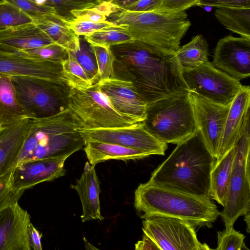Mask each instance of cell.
<instances>
[{
    "instance_id": "3",
    "label": "cell",
    "mask_w": 250,
    "mask_h": 250,
    "mask_svg": "<svg viewBox=\"0 0 250 250\" xmlns=\"http://www.w3.org/2000/svg\"><path fill=\"white\" fill-rule=\"evenodd\" d=\"M79 118L69 108L49 117L32 118L16 164L25 161L68 158L82 149L85 141Z\"/></svg>"
},
{
    "instance_id": "46",
    "label": "cell",
    "mask_w": 250,
    "mask_h": 250,
    "mask_svg": "<svg viewBox=\"0 0 250 250\" xmlns=\"http://www.w3.org/2000/svg\"><path fill=\"white\" fill-rule=\"evenodd\" d=\"M138 0H113L110 2L118 8H122Z\"/></svg>"
},
{
    "instance_id": "15",
    "label": "cell",
    "mask_w": 250,
    "mask_h": 250,
    "mask_svg": "<svg viewBox=\"0 0 250 250\" xmlns=\"http://www.w3.org/2000/svg\"><path fill=\"white\" fill-rule=\"evenodd\" d=\"M0 73L28 76L68 84L61 63L29 58L16 52L0 50Z\"/></svg>"
},
{
    "instance_id": "32",
    "label": "cell",
    "mask_w": 250,
    "mask_h": 250,
    "mask_svg": "<svg viewBox=\"0 0 250 250\" xmlns=\"http://www.w3.org/2000/svg\"><path fill=\"white\" fill-rule=\"evenodd\" d=\"M34 22L33 19L13 4L0 1V29Z\"/></svg>"
},
{
    "instance_id": "26",
    "label": "cell",
    "mask_w": 250,
    "mask_h": 250,
    "mask_svg": "<svg viewBox=\"0 0 250 250\" xmlns=\"http://www.w3.org/2000/svg\"><path fill=\"white\" fill-rule=\"evenodd\" d=\"M236 150L235 144L222 157L216 161L210 173V198L223 207L227 202Z\"/></svg>"
},
{
    "instance_id": "12",
    "label": "cell",
    "mask_w": 250,
    "mask_h": 250,
    "mask_svg": "<svg viewBox=\"0 0 250 250\" xmlns=\"http://www.w3.org/2000/svg\"><path fill=\"white\" fill-rule=\"evenodd\" d=\"M84 141L111 143L125 147L147 151L152 155H164L167 148L149 133L143 122L125 127L85 129H78Z\"/></svg>"
},
{
    "instance_id": "9",
    "label": "cell",
    "mask_w": 250,
    "mask_h": 250,
    "mask_svg": "<svg viewBox=\"0 0 250 250\" xmlns=\"http://www.w3.org/2000/svg\"><path fill=\"white\" fill-rule=\"evenodd\" d=\"M236 145L227 202L220 213L225 228L233 227L237 219L250 210V120Z\"/></svg>"
},
{
    "instance_id": "41",
    "label": "cell",
    "mask_w": 250,
    "mask_h": 250,
    "mask_svg": "<svg viewBox=\"0 0 250 250\" xmlns=\"http://www.w3.org/2000/svg\"><path fill=\"white\" fill-rule=\"evenodd\" d=\"M199 0H162L155 11L172 12L185 11L196 5Z\"/></svg>"
},
{
    "instance_id": "10",
    "label": "cell",
    "mask_w": 250,
    "mask_h": 250,
    "mask_svg": "<svg viewBox=\"0 0 250 250\" xmlns=\"http://www.w3.org/2000/svg\"><path fill=\"white\" fill-rule=\"evenodd\" d=\"M144 234L162 250H208L198 239L195 227L178 218L150 215L144 216Z\"/></svg>"
},
{
    "instance_id": "4",
    "label": "cell",
    "mask_w": 250,
    "mask_h": 250,
    "mask_svg": "<svg viewBox=\"0 0 250 250\" xmlns=\"http://www.w3.org/2000/svg\"><path fill=\"white\" fill-rule=\"evenodd\" d=\"M106 21L136 41L166 52L175 53L191 23L185 11L136 12L118 8Z\"/></svg>"
},
{
    "instance_id": "2",
    "label": "cell",
    "mask_w": 250,
    "mask_h": 250,
    "mask_svg": "<svg viewBox=\"0 0 250 250\" xmlns=\"http://www.w3.org/2000/svg\"><path fill=\"white\" fill-rule=\"evenodd\" d=\"M216 159L198 130L177 144L155 169L148 184L210 198V173Z\"/></svg>"
},
{
    "instance_id": "21",
    "label": "cell",
    "mask_w": 250,
    "mask_h": 250,
    "mask_svg": "<svg viewBox=\"0 0 250 250\" xmlns=\"http://www.w3.org/2000/svg\"><path fill=\"white\" fill-rule=\"evenodd\" d=\"M55 43L34 22L0 29V50L17 52Z\"/></svg>"
},
{
    "instance_id": "43",
    "label": "cell",
    "mask_w": 250,
    "mask_h": 250,
    "mask_svg": "<svg viewBox=\"0 0 250 250\" xmlns=\"http://www.w3.org/2000/svg\"><path fill=\"white\" fill-rule=\"evenodd\" d=\"M162 0H139L121 9L131 11L149 12L155 11Z\"/></svg>"
},
{
    "instance_id": "28",
    "label": "cell",
    "mask_w": 250,
    "mask_h": 250,
    "mask_svg": "<svg viewBox=\"0 0 250 250\" xmlns=\"http://www.w3.org/2000/svg\"><path fill=\"white\" fill-rule=\"evenodd\" d=\"M208 45L200 34L194 36L188 43L180 46L175 55L182 69L193 68L209 62Z\"/></svg>"
},
{
    "instance_id": "37",
    "label": "cell",
    "mask_w": 250,
    "mask_h": 250,
    "mask_svg": "<svg viewBox=\"0 0 250 250\" xmlns=\"http://www.w3.org/2000/svg\"><path fill=\"white\" fill-rule=\"evenodd\" d=\"M245 236L235 230L233 227L225 228L217 232V247L218 250H243L248 248L245 244Z\"/></svg>"
},
{
    "instance_id": "17",
    "label": "cell",
    "mask_w": 250,
    "mask_h": 250,
    "mask_svg": "<svg viewBox=\"0 0 250 250\" xmlns=\"http://www.w3.org/2000/svg\"><path fill=\"white\" fill-rule=\"evenodd\" d=\"M30 215L18 202L0 213V250H31L28 229Z\"/></svg>"
},
{
    "instance_id": "36",
    "label": "cell",
    "mask_w": 250,
    "mask_h": 250,
    "mask_svg": "<svg viewBox=\"0 0 250 250\" xmlns=\"http://www.w3.org/2000/svg\"><path fill=\"white\" fill-rule=\"evenodd\" d=\"M118 8L111 2L104 1L91 8L76 10L71 12L75 19L83 20L94 22H104Z\"/></svg>"
},
{
    "instance_id": "8",
    "label": "cell",
    "mask_w": 250,
    "mask_h": 250,
    "mask_svg": "<svg viewBox=\"0 0 250 250\" xmlns=\"http://www.w3.org/2000/svg\"><path fill=\"white\" fill-rule=\"evenodd\" d=\"M68 108L80 120L83 129L125 127L139 123L115 110L98 83L85 88L70 87Z\"/></svg>"
},
{
    "instance_id": "13",
    "label": "cell",
    "mask_w": 250,
    "mask_h": 250,
    "mask_svg": "<svg viewBox=\"0 0 250 250\" xmlns=\"http://www.w3.org/2000/svg\"><path fill=\"white\" fill-rule=\"evenodd\" d=\"M188 95L193 106L197 130L216 159L231 104H217L192 92H189Z\"/></svg>"
},
{
    "instance_id": "16",
    "label": "cell",
    "mask_w": 250,
    "mask_h": 250,
    "mask_svg": "<svg viewBox=\"0 0 250 250\" xmlns=\"http://www.w3.org/2000/svg\"><path fill=\"white\" fill-rule=\"evenodd\" d=\"M97 83L101 92L118 112L138 122L144 121L147 104L132 82L115 77Z\"/></svg>"
},
{
    "instance_id": "20",
    "label": "cell",
    "mask_w": 250,
    "mask_h": 250,
    "mask_svg": "<svg viewBox=\"0 0 250 250\" xmlns=\"http://www.w3.org/2000/svg\"><path fill=\"white\" fill-rule=\"evenodd\" d=\"M31 121V118H24L0 131V182L9 175L15 167Z\"/></svg>"
},
{
    "instance_id": "1",
    "label": "cell",
    "mask_w": 250,
    "mask_h": 250,
    "mask_svg": "<svg viewBox=\"0 0 250 250\" xmlns=\"http://www.w3.org/2000/svg\"><path fill=\"white\" fill-rule=\"evenodd\" d=\"M115 62L147 104L188 93L175 53L133 40L110 46Z\"/></svg>"
},
{
    "instance_id": "14",
    "label": "cell",
    "mask_w": 250,
    "mask_h": 250,
    "mask_svg": "<svg viewBox=\"0 0 250 250\" xmlns=\"http://www.w3.org/2000/svg\"><path fill=\"white\" fill-rule=\"evenodd\" d=\"M212 65L240 81L250 75V38L231 35L220 39L215 48Z\"/></svg>"
},
{
    "instance_id": "34",
    "label": "cell",
    "mask_w": 250,
    "mask_h": 250,
    "mask_svg": "<svg viewBox=\"0 0 250 250\" xmlns=\"http://www.w3.org/2000/svg\"><path fill=\"white\" fill-rule=\"evenodd\" d=\"M22 55L38 60L61 63L68 57V51L57 43L18 51Z\"/></svg>"
},
{
    "instance_id": "31",
    "label": "cell",
    "mask_w": 250,
    "mask_h": 250,
    "mask_svg": "<svg viewBox=\"0 0 250 250\" xmlns=\"http://www.w3.org/2000/svg\"><path fill=\"white\" fill-rule=\"evenodd\" d=\"M101 3L99 0H46L44 6L53 9L56 15L69 21L75 19L72 11L91 8Z\"/></svg>"
},
{
    "instance_id": "25",
    "label": "cell",
    "mask_w": 250,
    "mask_h": 250,
    "mask_svg": "<svg viewBox=\"0 0 250 250\" xmlns=\"http://www.w3.org/2000/svg\"><path fill=\"white\" fill-rule=\"evenodd\" d=\"M29 118L18 99L11 76L0 73V131Z\"/></svg>"
},
{
    "instance_id": "47",
    "label": "cell",
    "mask_w": 250,
    "mask_h": 250,
    "mask_svg": "<svg viewBox=\"0 0 250 250\" xmlns=\"http://www.w3.org/2000/svg\"><path fill=\"white\" fill-rule=\"evenodd\" d=\"M245 220L247 224V227H248L247 230L248 232L249 233V230H250V212H249L247 214H246L245 215Z\"/></svg>"
},
{
    "instance_id": "29",
    "label": "cell",
    "mask_w": 250,
    "mask_h": 250,
    "mask_svg": "<svg viewBox=\"0 0 250 250\" xmlns=\"http://www.w3.org/2000/svg\"><path fill=\"white\" fill-rule=\"evenodd\" d=\"M79 37V49L75 52H70L84 70L91 82L94 84L99 80L96 58L90 44L86 41L83 36Z\"/></svg>"
},
{
    "instance_id": "24",
    "label": "cell",
    "mask_w": 250,
    "mask_h": 250,
    "mask_svg": "<svg viewBox=\"0 0 250 250\" xmlns=\"http://www.w3.org/2000/svg\"><path fill=\"white\" fill-rule=\"evenodd\" d=\"M84 150L91 165L110 159L125 161L140 159L152 155L150 152L120 145L85 141Z\"/></svg>"
},
{
    "instance_id": "11",
    "label": "cell",
    "mask_w": 250,
    "mask_h": 250,
    "mask_svg": "<svg viewBox=\"0 0 250 250\" xmlns=\"http://www.w3.org/2000/svg\"><path fill=\"white\" fill-rule=\"evenodd\" d=\"M182 74L188 92L223 105L230 104L243 86L240 81L216 68L209 62L183 69Z\"/></svg>"
},
{
    "instance_id": "5",
    "label": "cell",
    "mask_w": 250,
    "mask_h": 250,
    "mask_svg": "<svg viewBox=\"0 0 250 250\" xmlns=\"http://www.w3.org/2000/svg\"><path fill=\"white\" fill-rule=\"evenodd\" d=\"M134 206L143 214L178 218L197 226H210L220 215L210 198L148 184H141L135 191Z\"/></svg>"
},
{
    "instance_id": "39",
    "label": "cell",
    "mask_w": 250,
    "mask_h": 250,
    "mask_svg": "<svg viewBox=\"0 0 250 250\" xmlns=\"http://www.w3.org/2000/svg\"><path fill=\"white\" fill-rule=\"evenodd\" d=\"M74 33L80 36H85L95 31L114 27L116 25L105 21L104 22H94L90 21L74 19L66 21Z\"/></svg>"
},
{
    "instance_id": "23",
    "label": "cell",
    "mask_w": 250,
    "mask_h": 250,
    "mask_svg": "<svg viewBox=\"0 0 250 250\" xmlns=\"http://www.w3.org/2000/svg\"><path fill=\"white\" fill-rule=\"evenodd\" d=\"M34 23L55 43L70 52L80 48V37L68 25L66 21L54 13L42 15L33 19Z\"/></svg>"
},
{
    "instance_id": "48",
    "label": "cell",
    "mask_w": 250,
    "mask_h": 250,
    "mask_svg": "<svg viewBox=\"0 0 250 250\" xmlns=\"http://www.w3.org/2000/svg\"><path fill=\"white\" fill-rule=\"evenodd\" d=\"M101 2H104V1H106V2H110L111 1L113 0H99Z\"/></svg>"
},
{
    "instance_id": "35",
    "label": "cell",
    "mask_w": 250,
    "mask_h": 250,
    "mask_svg": "<svg viewBox=\"0 0 250 250\" xmlns=\"http://www.w3.org/2000/svg\"><path fill=\"white\" fill-rule=\"evenodd\" d=\"M91 46L96 58L99 81L115 78L114 68L115 57L110 47L95 45Z\"/></svg>"
},
{
    "instance_id": "42",
    "label": "cell",
    "mask_w": 250,
    "mask_h": 250,
    "mask_svg": "<svg viewBox=\"0 0 250 250\" xmlns=\"http://www.w3.org/2000/svg\"><path fill=\"white\" fill-rule=\"evenodd\" d=\"M196 5L212 6L216 8L225 7H250V0H199Z\"/></svg>"
},
{
    "instance_id": "40",
    "label": "cell",
    "mask_w": 250,
    "mask_h": 250,
    "mask_svg": "<svg viewBox=\"0 0 250 250\" xmlns=\"http://www.w3.org/2000/svg\"><path fill=\"white\" fill-rule=\"evenodd\" d=\"M5 0L13 4L24 13L30 16L33 19L45 14H55V12L53 9L38 5L30 0Z\"/></svg>"
},
{
    "instance_id": "45",
    "label": "cell",
    "mask_w": 250,
    "mask_h": 250,
    "mask_svg": "<svg viewBox=\"0 0 250 250\" xmlns=\"http://www.w3.org/2000/svg\"><path fill=\"white\" fill-rule=\"evenodd\" d=\"M136 250H159L157 246L149 238L144 234L143 239L139 241L135 245Z\"/></svg>"
},
{
    "instance_id": "33",
    "label": "cell",
    "mask_w": 250,
    "mask_h": 250,
    "mask_svg": "<svg viewBox=\"0 0 250 250\" xmlns=\"http://www.w3.org/2000/svg\"><path fill=\"white\" fill-rule=\"evenodd\" d=\"M62 65L63 75L70 87L85 88L93 84L69 51L67 58L62 62Z\"/></svg>"
},
{
    "instance_id": "18",
    "label": "cell",
    "mask_w": 250,
    "mask_h": 250,
    "mask_svg": "<svg viewBox=\"0 0 250 250\" xmlns=\"http://www.w3.org/2000/svg\"><path fill=\"white\" fill-rule=\"evenodd\" d=\"M66 159H38L17 164L12 172L13 186L17 189L25 190L41 183L64 176V164Z\"/></svg>"
},
{
    "instance_id": "44",
    "label": "cell",
    "mask_w": 250,
    "mask_h": 250,
    "mask_svg": "<svg viewBox=\"0 0 250 250\" xmlns=\"http://www.w3.org/2000/svg\"><path fill=\"white\" fill-rule=\"evenodd\" d=\"M42 233L31 223L28 229V239L31 249L42 250Z\"/></svg>"
},
{
    "instance_id": "19",
    "label": "cell",
    "mask_w": 250,
    "mask_h": 250,
    "mask_svg": "<svg viewBox=\"0 0 250 250\" xmlns=\"http://www.w3.org/2000/svg\"><path fill=\"white\" fill-rule=\"evenodd\" d=\"M250 88L243 85L231 103L216 160L229 150L240 139L250 120Z\"/></svg>"
},
{
    "instance_id": "6",
    "label": "cell",
    "mask_w": 250,
    "mask_h": 250,
    "mask_svg": "<svg viewBox=\"0 0 250 250\" xmlns=\"http://www.w3.org/2000/svg\"><path fill=\"white\" fill-rule=\"evenodd\" d=\"M145 127L166 144H178L196 130L188 92L167 96L146 104Z\"/></svg>"
},
{
    "instance_id": "27",
    "label": "cell",
    "mask_w": 250,
    "mask_h": 250,
    "mask_svg": "<svg viewBox=\"0 0 250 250\" xmlns=\"http://www.w3.org/2000/svg\"><path fill=\"white\" fill-rule=\"evenodd\" d=\"M214 15L227 29L250 38V7H219L216 9Z\"/></svg>"
},
{
    "instance_id": "30",
    "label": "cell",
    "mask_w": 250,
    "mask_h": 250,
    "mask_svg": "<svg viewBox=\"0 0 250 250\" xmlns=\"http://www.w3.org/2000/svg\"><path fill=\"white\" fill-rule=\"evenodd\" d=\"M91 45L109 47L133 41L132 38L116 25L95 31L84 36Z\"/></svg>"
},
{
    "instance_id": "38",
    "label": "cell",
    "mask_w": 250,
    "mask_h": 250,
    "mask_svg": "<svg viewBox=\"0 0 250 250\" xmlns=\"http://www.w3.org/2000/svg\"><path fill=\"white\" fill-rule=\"evenodd\" d=\"M12 172L0 182V213L8 206L18 203L24 191L13 186Z\"/></svg>"
},
{
    "instance_id": "7",
    "label": "cell",
    "mask_w": 250,
    "mask_h": 250,
    "mask_svg": "<svg viewBox=\"0 0 250 250\" xmlns=\"http://www.w3.org/2000/svg\"><path fill=\"white\" fill-rule=\"evenodd\" d=\"M19 101L31 119L49 117L68 108V84L28 76H11Z\"/></svg>"
},
{
    "instance_id": "22",
    "label": "cell",
    "mask_w": 250,
    "mask_h": 250,
    "mask_svg": "<svg viewBox=\"0 0 250 250\" xmlns=\"http://www.w3.org/2000/svg\"><path fill=\"white\" fill-rule=\"evenodd\" d=\"M95 165L86 162L81 177L76 181V184L71 185L75 189L82 203L83 222L93 220H102L99 198L100 182L97 177Z\"/></svg>"
}]
</instances>
